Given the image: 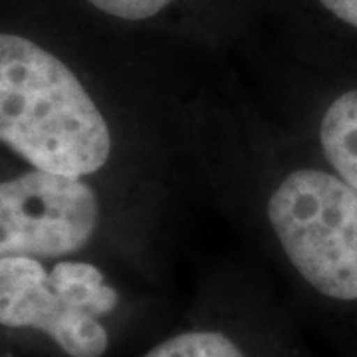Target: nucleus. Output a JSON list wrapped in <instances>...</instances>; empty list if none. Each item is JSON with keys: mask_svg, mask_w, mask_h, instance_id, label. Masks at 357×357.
Returning a JSON list of instances; mask_svg holds the SVG:
<instances>
[{"mask_svg": "<svg viewBox=\"0 0 357 357\" xmlns=\"http://www.w3.org/2000/svg\"><path fill=\"white\" fill-rule=\"evenodd\" d=\"M0 143L32 169L86 178L107 167L114 131L68 66L34 40L0 32Z\"/></svg>", "mask_w": 357, "mask_h": 357, "instance_id": "obj_1", "label": "nucleus"}, {"mask_svg": "<svg viewBox=\"0 0 357 357\" xmlns=\"http://www.w3.org/2000/svg\"><path fill=\"white\" fill-rule=\"evenodd\" d=\"M264 217L284 258L319 296L357 304V195L321 161L282 173Z\"/></svg>", "mask_w": 357, "mask_h": 357, "instance_id": "obj_2", "label": "nucleus"}, {"mask_svg": "<svg viewBox=\"0 0 357 357\" xmlns=\"http://www.w3.org/2000/svg\"><path fill=\"white\" fill-rule=\"evenodd\" d=\"M102 222L100 195L86 178L30 169L0 181V258H64Z\"/></svg>", "mask_w": 357, "mask_h": 357, "instance_id": "obj_3", "label": "nucleus"}, {"mask_svg": "<svg viewBox=\"0 0 357 357\" xmlns=\"http://www.w3.org/2000/svg\"><path fill=\"white\" fill-rule=\"evenodd\" d=\"M0 326L38 330L70 357H102L109 347L100 318L72 306L32 256L0 258Z\"/></svg>", "mask_w": 357, "mask_h": 357, "instance_id": "obj_4", "label": "nucleus"}, {"mask_svg": "<svg viewBox=\"0 0 357 357\" xmlns=\"http://www.w3.org/2000/svg\"><path fill=\"white\" fill-rule=\"evenodd\" d=\"M318 159L357 195V82L333 86L316 114Z\"/></svg>", "mask_w": 357, "mask_h": 357, "instance_id": "obj_5", "label": "nucleus"}, {"mask_svg": "<svg viewBox=\"0 0 357 357\" xmlns=\"http://www.w3.org/2000/svg\"><path fill=\"white\" fill-rule=\"evenodd\" d=\"M50 282L72 306L96 318L112 314L119 304L117 290L107 284L102 270L89 262L60 260L52 266Z\"/></svg>", "mask_w": 357, "mask_h": 357, "instance_id": "obj_6", "label": "nucleus"}, {"mask_svg": "<svg viewBox=\"0 0 357 357\" xmlns=\"http://www.w3.org/2000/svg\"><path fill=\"white\" fill-rule=\"evenodd\" d=\"M143 357H246L229 335L215 330H192L169 337Z\"/></svg>", "mask_w": 357, "mask_h": 357, "instance_id": "obj_7", "label": "nucleus"}, {"mask_svg": "<svg viewBox=\"0 0 357 357\" xmlns=\"http://www.w3.org/2000/svg\"><path fill=\"white\" fill-rule=\"evenodd\" d=\"M100 13L128 22L149 20L163 13L173 0H88Z\"/></svg>", "mask_w": 357, "mask_h": 357, "instance_id": "obj_8", "label": "nucleus"}, {"mask_svg": "<svg viewBox=\"0 0 357 357\" xmlns=\"http://www.w3.org/2000/svg\"><path fill=\"white\" fill-rule=\"evenodd\" d=\"M335 20L357 30V0H318Z\"/></svg>", "mask_w": 357, "mask_h": 357, "instance_id": "obj_9", "label": "nucleus"}]
</instances>
